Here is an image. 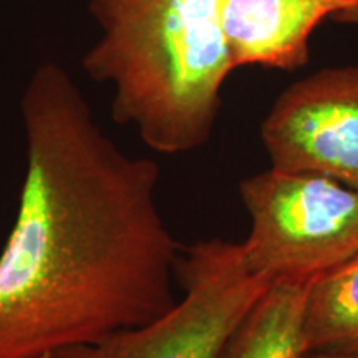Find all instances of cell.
I'll return each instance as SVG.
<instances>
[{"label":"cell","instance_id":"cell-1","mask_svg":"<svg viewBox=\"0 0 358 358\" xmlns=\"http://www.w3.org/2000/svg\"><path fill=\"white\" fill-rule=\"evenodd\" d=\"M27 169L0 254V358H48L176 306L181 245L156 206L159 168L96 123L55 62L20 100Z\"/></svg>","mask_w":358,"mask_h":358},{"label":"cell","instance_id":"cell-2","mask_svg":"<svg viewBox=\"0 0 358 358\" xmlns=\"http://www.w3.org/2000/svg\"><path fill=\"white\" fill-rule=\"evenodd\" d=\"M100 37L83 70L113 88L111 116L153 151L178 155L211 138L232 64L221 0H88Z\"/></svg>","mask_w":358,"mask_h":358},{"label":"cell","instance_id":"cell-3","mask_svg":"<svg viewBox=\"0 0 358 358\" xmlns=\"http://www.w3.org/2000/svg\"><path fill=\"white\" fill-rule=\"evenodd\" d=\"M239 194L245 264L271 285H310L358 257V191L337 179L271 168L241 181Z\"/></svg>","mask_w":358,"mask_h":358},{"label":"cell","instance_id":"cell-4","mask_svg":"<svg viewBox=\"0 0 358 358\" xmlns=\"http://www.w3.org/2000/svg\"><path fill=\"white\" fill-rule=\"evenodd\" d=\"M176 280L185 297L163 317L48 358H221L237 327L271 287L249 271L243 243L221 237L181 249Z\"/></svg>","mask_w":358,"mask_h":358},{"label":"cell","instance_id":"cell-5","mask_svg":"<svg viewBox=\"0 0 358 358\" xmlns=\"http://www.w3.org/2000/svg\"><path fill=\"white\" fill-rule=\"evenodd\" d=\"M261 136L274 169L320 173L358 191V65L290 85L264 118Z\"/></svg>","mask_w":358,"mask_h":358},{"label":"cell","instance_id":"cell-6","mask_svg":"<svg viewBox=\"0 0 358 358\" xmlns=\"http://www.w3.org/2000/svg\"><path fill=\"white\" fill-rule=\"evenodd\" d=\"M345 0H221L219 15L232 69L294 71L310 60L313 30Z\"/></svg>","mask_w":358,"mask_h":358},{"label":"cell","instance_id":"cell-7","mask_svg":"<svg viewBox=\"0 0 358 358\" xmlns=\"http://www.w3.org/2000/svg\"><path fill=\"white\" fill-rule=\"evenodd\" d=\"M308 285L274 284L236 329L221 358H302Z\"/></svg>","mask_w":358,"mask_h":358},{"label":"cell","instance_id":"cell-8","mask_svg":"<svg viewBox=\"0 0 358 358\" xmlns=\"http://www.w3.org/2000/svg\"><path fill=\"white\" fill-rule=\"evenodd\" d=\"M303 350L358 352V257L308 285Z\"/></svg>","mask_w":358,"mask_h":358},{"label":"cell","instance_id":"cell-9","mask_svg":"<svg viewBox=\"0 0 358 358\" xmlns=\"http://www.w3.org/2000/svg\"><path fill=\"white\" fill-rule=\"evenodd\" d=\"M330 20L337 24L358 25V0H345L343 7L330 15Z\"/></svg>","mask_w":358,"mask_h":358},{"label":"cell","instance_id":"cell-10","mask_svg":"<svg viewBox=\"0 0 358 358\" xmlns=\"http://www.w3.org/2000/svg\"><path fill=\"white\" fill-rule=\"evenodd\" d=\"M302 358H358V352H348V353L313 352V353H303Z\"/></svg>","mask_w":358,"mask_h":358}]
</instances>
